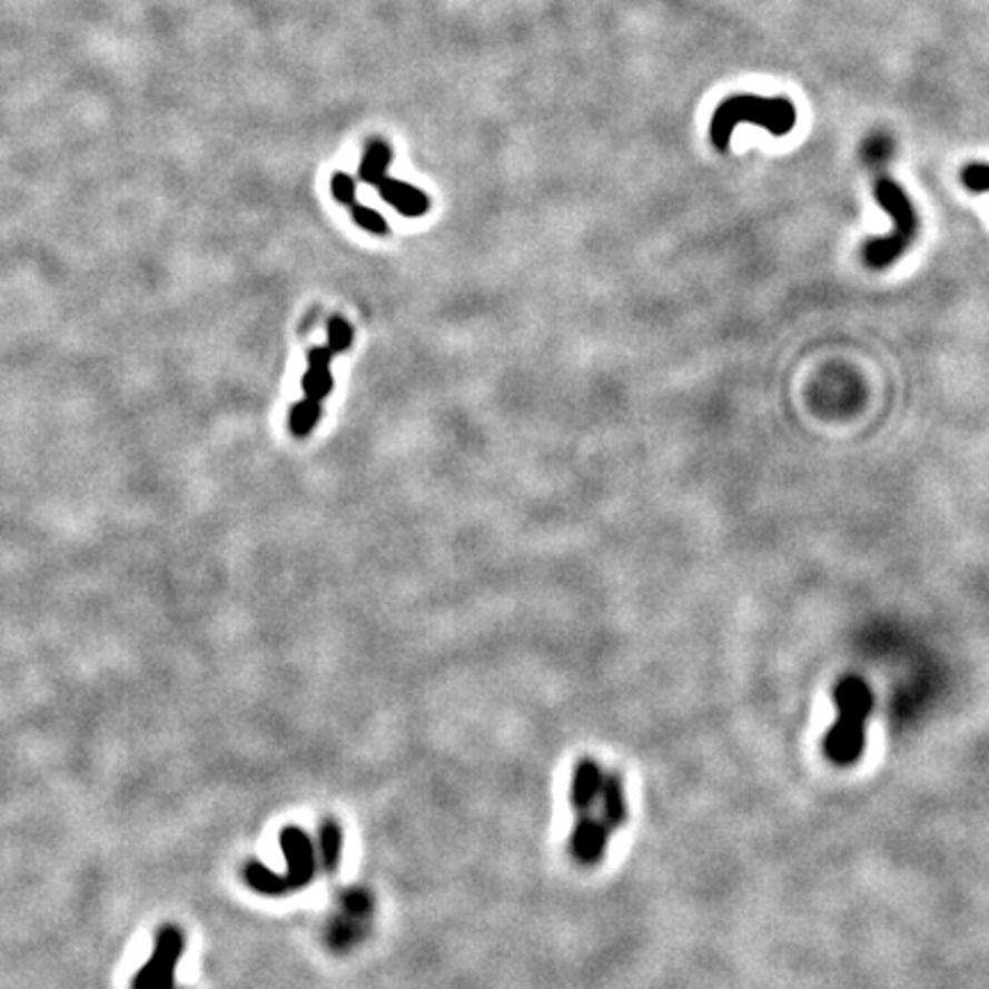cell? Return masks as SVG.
Returning <instances> with one entry per match:
<instances>
[{"mask_svg": "<svg viewBox=\"0 0 989 989\" xmlns=\"http://www.w3.org/2000/svg\"><path fill=\"white\" fill-rule=\"evenodd\" d=\"M740 122L759 125L772 136H788L798 122L795 106L788 99H763L751 95H738L726 99L710 120V140L720 151H726L733 131Z\"/></svg>", "mask_w": 989, "mask_h": 989, "instance_id": "6da1fadb", "label": "cell"}, {"mask_svg": "<svg viewBox=\"0 0 989 989\" xmlns=\"http://www.w3.org/2000/svg\"><path fill=\"white\" fill-rule=\"evenodd\" d=\"M837 705L839 720L824 740V751L829 761L850 765L861 756L863 731L870 708H873V694L861 679L848 676L837 688Z\"/></svg>", "mask_w": 989, "mask_h": 989, "instance_id": "7a4b0ae2", "label": "cell"}, {"mask_svg": "<svg viewBox=\"0 0 989 989\" xmlns=\"http://www.w3.org/2000/svg\"><path fill=\"white\" fill-rule=\"evenodd\" d=\"M280 845L287 861V873H273L259 861L246 866V882L261 896H285L291 891H300L314 882L316 873V850L311 839L298 827H287L280 834Z\"/></svg>", "mask_w": 989, "mask_h": 989, "instance_id": "3957f363", "label": "cell"}, {"mask_svg": "<svg viewBox=\"0 0 989 989\" xmlns=\"http://www.w3.org/2000/svg\"><path fill=\"white\" fill-rule=\"evenodd\" d=\"M876 200L891 216L893 231L884 239L868 241L863 248V259L870 268L882 270L902 257V253L914 241L919 231L917 209L907 192L891 179L882 177L876 181Z\"/></svg>", "mask_w": 989, "mask_h": 989, "instance_id": "277c9868", "label": "cell"}, {"mask_svg": "<svg viewBox=\"0 0 989 989\" xmlns=\"http://www.w3.org/2000/svg\"><path fill=\"white\" fill-rule=\"evenodd\" d=\"M392 164V149L383 140H372L365 147L363 164H360V179L378 190L383 200L397 209L402 216L419 218L431 209L428 195L406 181H399L387 175V168Z\"/></svg>", "mask_w": 989, "mask_h": 989, "instance_id": "5b68a950", "label": "cell"}, {"mask_svg": "<svg viewBox=\"0 0 989 989\" xmlns=\"http://www.w3.org/2000/svg\"><path fill=\"white\" fill-rule=\"evenodd\" d=\"M353 344V328L335 316L328 326V342L324 346H316L307 355V372L303 378V392L305 402L322 406V402L333 392V374L330 363L335 355L344 353Z\"/></svg>", "mask_w": 989, "mask_h": 989, "instance_id": "8992f818", "label": "cell"}, {"mask_svg": "<svg viewBox=\"0 0 989 989\" xmlns=\"http://www.w3.org/2000/svg\"><path fill=\"white\" fill-rule=\"evenodd\" d=\"M374 919V896L367 889H348L339 898V909L328 923V946L335 953H346L358 946Z\"/></svg>", "mask_w": 989, "mask_h": 989, "instance_id": "52a82bcc", "label": "cell"}, {"mask_svg": "<svg viewBox=\"0 0 989 989\" xmlns=\"http://www.w3.org/2000/svg\"><path fill=\"white\" fill-rule=\"evenodd\" d=\"M181 953L184 934L172 926L164 928L156 937L154 956L133 980V989H175V971Z\"/></svg>", "mask_w": 989, "mask_h": 989, "instance_id": "ba28073f", "label": "cell"}, {"mask_svg": "<svg viewBox=\"0 0 989 989\" xmlns=\"http://www.w3.org/2000/svg\"><path fill=\"white\" fill-rule=\"evenodd\" d=\"M610 824L593 813H582L573 827L571 834V854L582 866H596L607 854L610 845Z\"/></svg>", "mask_w": 989, "mask_h": 989, "instance_id": "9c48e42d", "label": "cell"}, {"mask_svg": "<svg viewBox=\"0 0 989 989\" xmlns=\"http://www.w3.org/2000/svg\"><path fill=\"white\" fill-rule=\"evenodd\" d=\"M603 781L605 772L593 759H582L575 765L571 781V804L577 811V815L591 813V809L599 804Z\"/></svg>", "mask_w": 989, "mask_h": 989, "instance_id": "30bf717a", "label": "cell"}, {"mask_svg": "<svg viewBox=\"0 0 989 989\" xmlns=\"http://www.w3.org/2000/svg\"><path fill=\"white\" fill-rule=\"evenodd\" d=\"M330 188H333L335 200L339 205H344L346 209H350V216H353L355 225H360L363 229H367L372 234H378V236H385L389 231L385 218L378 211H374L369 207H363L358 202V188H355V179L353 177H348L344 172H337L333 177Z\"/></svg>", "mask_w": 989, "mask_h": 989, "instance_id": "8fae6325", "label": "cell"}, {"mask_svg": "<svg viewBox=\"0 0 989 989\" xmlns=\"http://www.w3.org/2000/svg\"><path fill=\"white\" fill-rule=\"evenodd\" d=\"M601 818L610 824V829H621L627 822V793L625 783L619 774H605L601 790Z\"/></svg>", "mask_w": 989, "mask_h": 989, "instance_id": "7c38bea8", "label": "cell"}, {"mask_svg": "<svg viewBox=\"0 0 989 989\" xmlns=\"http://www.w3.org/2000/svg\"><path fill=\"white\" fill-rule=\"evenodd\" d=\"M342 845H344L342 827L337 820L330 818L322 824V834H319V857H322V866H324L326 873H335V870L339 868Z\"/></svg>", "mask_w": 989, "mask_h": 989, "instance_id": "4fadbf2b", "label": "cell"}, {"mask_svg": "<svg viewBox=\"0 0 989 989\" xmlns=\"http://www.w3.org/2000/svg\"><path fill=\"white\" fill-rule=\"evenodd\" d=\"M962 184L971 192H989V164H971L962 170Z\"/></svg>", "mask_w": 989, "mask_h": 989, "instance_id": "5bb4252c", "label": "cell"}, {"mask_svg": "<svg viewBox=\"0 0 989 989\" xmlns=\"http://www.w3.org/2000/svg\"><path fill=\"white\" fill-rule=\"evenodd\" d=\"M868 149H866V156L870 158V161H880V158H884L889 151H891V142L889 140H884V138H876V140H870L868 145H866Z\"/></svg>", "mask_w": 989, "mask_h": 989, "instance_id": "9a60e30c", "label": "cell"}]
</instances>
